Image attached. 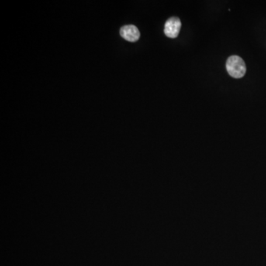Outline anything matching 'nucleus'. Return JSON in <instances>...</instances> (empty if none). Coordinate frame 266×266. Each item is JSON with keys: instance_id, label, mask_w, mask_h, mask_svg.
<instances>
[{"instance_id": "obj_1", "label": "nucleus", "mask_w": 266, "mask_h": 266, "mask_svg": "<svg viewBox=\"0 0 266 266\" xmlns=\"http://www.w3.org/2000/svg\"><path fill=\"white\" fill-rule=\"evenodd\" d=\"M226 70L231 77L240 78L246 73V65L242 58L238 56H232L226 62Z\"/></svg>"}, {"instance_id": "obj_2", "label": "nucleus", "mask_w": 266, "mask_h": 266, "mask_svg": "<svg viewBox=\"0 0 266 266\" xmlns=\"http://www.w3.org/2000/svg\"><path fill=\"white\" fill-rule=\"evenodd\" d=\"M181 28V21L179 18L171 17L166 22L164 33L167 37L175 39L179 34Z\"/></svg>"}, {"instance_id": "obj_3", "label": "nucleus", "mask_w": 266, "mask_h": 266, "mask_svg": "<svg viewBox=\"0 0 266 266\" xmlns=\"http://www.w3.org/2000/svg\"><path fill=\"white\" fill-rule=\"evenodd\" d=\"M120 35L125 40L134 42L139 40L140 38V31L135 25H125L120 30Z\"/></svg>"}]
</instances>
